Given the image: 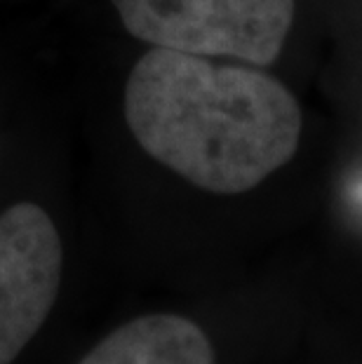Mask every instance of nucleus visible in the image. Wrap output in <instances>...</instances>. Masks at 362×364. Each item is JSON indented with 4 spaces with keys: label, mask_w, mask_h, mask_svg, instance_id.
I'll return each instance as SVG.
<instances>
[{
    "label": "nucleus",
    "mask_w": 362,
    "mask_h": 364,
    "mask_svg": "<svg viewBox=\"0 0 362 364\" xmlns=\"http://www.w3.org/2000/svg\"><path fill=\"white\" fill-rule=\"evenodd\" d=\"M137 144L181 179L219 196L252 191L294 158L302 108L264 71L153 48L125 85Z\"/></svg>",
    "instance_id": "nucleus-1"
},
{
    "label": "nucleus",
    "mask_w": 362,
    "mask_h": 364,
    "mask_svg": "<svg viewBox=\"0 0 362 364\" xmlns=\"http://www.w3.org/2000/svg\"><path fill=\"white\" fill-rule=\"evenodd\" d=\"M132 38L200 57L268 66L280 57L294 0H111Z\"/></svg>",
    "instance_id": "nucleus-2"
},
{
    "label": "nucleus",
    "mask_w": 362,
    "mask_h": 364,
    "mask_svg": "<svg viewBox=\"0 0 362 364\" xmlns=\"http://www.w3.org/2000/svg\"><path fill=\"white\" fill-rule=\"evenodd\" d=\"M64 247L43 207L17 203L0 214V364H12L55 308Z\"/></svg>",
    "instance_id": "nucleus-3"
},
{
    "label": "nucleus",
    "mask_w": 362,
    "mask_h": 364,
    "mask_svg": "<svg viewBox=\"0 0 362 364\" xmlns=\"http://www.w3.org/2000/svg\"><path fill=\"white\" fill-rule=\"evenodd\" d=\"M78 364H214V348L188 317L153 313L111 331Z\"/></svg>",
    "instance_id": "nucleus-4"
}]
</instances>
